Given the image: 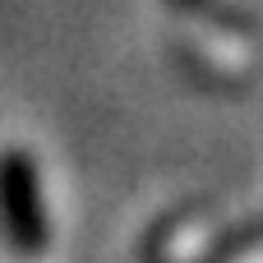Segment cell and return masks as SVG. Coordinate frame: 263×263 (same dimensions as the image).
I'll use <instances>...</instances> for the list:
<instances>
[{"mask_svg":"<svg viewBox=\"0 0 263 263\" xmlns=\"http://www.w3.org/2000/svg\"><path fill=\"white\" fill-rule=\"evenodd\" d=\"M0 231L14 254H42L46 250V217L37 194V166L23 148L0 153Z\"/></svg>","mask_w":263,"mask_h":263,"instance_id":"6da1fadb","label":"cell"},{"mask_svg":"<svg viewBox=\"0 0 263 263\" xmlns=\"http://www.w3.org/2000/svg\"><path fill=\"white\" fill-rule=\"evenodd\" d=\"M171 5H180V9H208L213 0H171Z\"/></svg>","mask_w":263,"mask_h":263,"instance_id":"7a4b0ae2","label":"cell"}]
</instances>
